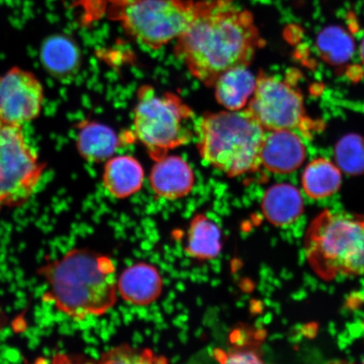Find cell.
<instances>
[{
	"mask_svg": "<svg viewBox=\"0 0 364 364\" xmlns=\"http://www.w3.org/2000/svg\"><path fill=\"white\" fill-rule=\"evenodd\" d=\"M263 40L252 14L234 0H200L175 54L195 77L213 87L223 73L249 66Z\"/></svg>",
	"mask_w": 364,
	"mask_h": 364,
	"instance_id": "6da1fadb",
	"label": "cell"
},
{
	"mask_svg": "<svg viewBox=\"0 0 364 364\" xmlns=\"http://www.w3.org/2000/svg\"><path fill=\"white\" fill-rule=\"evenodd\" d=\"M38 273L48 286L43 298L76 321L103 316L115 306L116 266L106 255L73 249L41 267Z\"/></svg>",
	"mask_w": 364,
	"mask_h": 364,
	"instance_id": "7a4b0ae2",
	"label": "cell"
},
{
	"mask_svg": "<svg viewBox=\"0 0 364 364\" xmlns=\"http://www.w3.org/2000/svg\"><path fill=\"white\" fill-rule=\"evenodd\" d=\"M267 130L247 108L208 113L197 122L200 156L230 177L256 171Z\"/></svg>",
	"mask_w": 364,
	"mask_h": 364,
	"instance_id": "3957f363",
	"label": "cell"
},
{
	"mask_svg": "<svg viewBox=\"0 0 364 364\" xmlns=\"http://www.w3.org/2000/svg\"><path fill=\"white\" fill-rule=\"evenodd\" d=\"M304 242L309 265L323 279L364 274V216L322 212Z\"/></svg>",
	"mask_w": 364,
	"mask_h": 364,
	"instance_id": "277c9868",
	"label": "cell"
},
{
	"mask_svg": "<svg viewBox=\"0 0 364 364\" xmlns=\"http://www.w3.org/2000/svg\"><path fill=\"white\" fill-rule=\"evenodd\" d=\"M197 122L192 108L178 95L159 93L150 85L139 90L134 115V135L154 161L193 140Z\"/></svg>",
	"mask_w": 364,
	"mask_h": 364,
	"instance_id": "5b68a950",
	"label": "cell"
},
{
	"mask_svg": "<svg viewBox=\"0 0 364 364\" xmlns=\"http://www.w3.org/2000/svg\"><path fill=\"white\" fill-rule=\"evenodd\" d=\"M194 0H122L109 10V19L120 22L141 45L153 50L177 39L195 14Z\"/></svg>",
	"mask_w": 364,
	"mask_h": 364,
	"instance_id": "8992f818",
	"label": "cell"
},
{
	"mask_svg": "<svg viewBox=\"0 0 364 364\" xmlns=\"http://www.w3.org/2000/svg\"><path fill=\"white\" fill-rule=\"evenodd\" d=\"M46 164L26 142L22 127L0 122V210L33 197Z\"/></svg>",
	"mask_w": 364,
	"mask_h": 364,
	"instance_id": "52a82bcc",
	"label": "cell"
},
{
	"mask_svg": "<svg viewBox=\"0 0 364 364\" xmlns=\"http://www.w3.org/2000/svg\"><path fill=\"white\" fill-rule=\"evenodd\" d=\"M245 108L267 131L304 132L308 124L301 94L275 76L257 77L256 89Z\"/></svg>",
	"mask_w": 364,
	"mask_h": 364,
	"instance_id": "ba28073f",
	"label": "cell"
},
{
	"mask_svg": "<svg viewBox=\"0 0 364 364\" xmlns=\"http://www.w3.org/2000/svg\"><path fill=\"white\" fill-rule=\"evenodd\" d=\"M45 99L42 82L29 70L13 67L0 75V122L23 127L42 112Z\"/></svg>",
	"mask_w": 364,
	"mask_h": 364,
	"instance_id": "9c48e42d",
	"label": "cell"
},
{
	"mask_svg": "<svg viewBox=\"0 0 364 364\" xmlns=\"http://www.w3.org/2000/svg\"><path fill=\"white\" fill-rule=\"evenodd\" d=\"M306 156V146L293 130L267 131L261 159L268 171L289 174L301 166Z\"/></svg>",
	"mask_w": 364,
	"mask_h": 364,
	"instance_id": "30bf717a",
	"label": "cell"
},
{
	"mask_svg": "<svg viewBox=\"0 0 364 364\" xmlns=\"http://www.w3.org/2000/svg\"><path fill=\"white\" fill-rule=\"evenodd\" d=\"M82 56L78 43L70 35H50L41 44L40 63L50 76L59 81L75 79L82 66Z\"/></svg>",
	"mask_w": 364,
	"mask_h": 364,
	"instance_id": "8fae6325",
	"label": "cell"
},
{
	"mask_svg": "<svg viewBox=\"0 0 364 364\" xmlns=\"http://www.w3.org/2000/svg\"><path fill=\"white\" fill-rule=\"evenodd\" d=\"M163 287L161 272L147 262L133 264L117 279L118 294L127 303L135 306H148L157 301Z\"/></svg>",
	"mask_w": 364,
	"mask_h": 364,
	"instance_id": "7c38bea8",
	"label": "cell"
},
{
	"mask_svg": "<svg viewBox=\"0 0 364 364\" xmlns=\"http://www.w3.org/2000/svg\"><path fill=\"white\" fill-rule=\"evenodd\" d=\"M150 185L158 197L177 200L186 197L194 186V173L183 159L166 156L156 161L149 176Z\"/></svg>",
	"mask_w": 364,
	"mask_h": 364,
	"instance_id": "4fadbf2b",
	"label": "cell"
},
{
	"mask_svg": "<svg viewBox=\"0 0 364 364\" xmlns=\"http://www.w3.org/2000/svg\"><path fill=\"white\" fill-rule=\"evenodd\" d=\"M144 180L143 166L134 157H112L104 167V188L113 198L124 199L139 193Z\"/></svg>",
	"mask_w": 364,
	"mask_h": 364,
	"instance_id": "5bb4252c",
	"label": "cell"
},
{
	"mask_svg": "<svg viewBox=\"0 0 364 364\" xmlns=\"http://www.w3.org/2000/svg\"><path fill=\"white\" fill-rule=\"evenodd\" d=\"M76 148L80 156L90 163L108 161L119 147L115 131L101 122L85 120L77 126Z\"/></svg>",
	"mask_w": 364,
	"mask_h": 364,
	"instance_id": "9a60e30c",
	"label": "cell"
},
{
	"mask_svg": "<svg viewBox=\"0 0 364 364\" xmlns=\"http://www.w3.org/2000/svg\"><path fill=\"white\" fill-rule=\"evenodd\" d=\"M262 210L272 225L279 227L289 225L297 221L304 213L302 196L292 185H273L263 196Z\"/></svg>",
	"mask_w": 364,
	"mask_h": 364,
	"instance_id": "2e32d148",
	"label": "cell"
},
{
	"mask_svg": "<svg viewBox=\"0 0 364 364\" xmlns=\"http://www.w3.org/2000/svg\"><path fill=\"white\" fill-rule=\"evenodd\" d=\"M256 85L257 78L248 66H237L223 73L213 87L222 107L228 111H240L247 107Z\"/></svg>",
	"mask_w": 364,
	"mask_h": 364,
	"instance_id": "e0dca14e",
	"label": "cell"
},
{
	"mask_svg": "<svg viewBox=\"0 0 364 364\" xmlns=\"http://www.w3.org/2000/svg\"><path fill=\"white\" fill-rule=\"evenodd\" d=\"M222 231L216 223L204 213H198L191 220L185 252L199 261L213 260L222 250Z\"/></svg>",
	"mask_w": 364,
	"mask_h": 364,
	"instance_id": "ac0fdd59",
	"label": "cell"
},
{
	"mask_svg": "<svg viewBox=\"0 0 364 364\" xmlns=\"http://www.w3.org/2000/svg\"><path fill=\"white\" fill-rule=\"evenodd\" d=\"M341 185V172L339 167L324 158L314 159L303 173L304 193L313 199L330 197L338 192Z\"/></svg>",
	"mask_w": 364,
	"mask_h": 364,
	"instance_id": "d6986e66",
	"label": "cell"
},
{
	"mask_svg": "<svg viewBox=\"0 0 364 364\" xmlns=\"http://www.w3.org/2000/svg\"><path fill=\"white\" fill-rule=\"evenodd\" d=\"M316 46L321 58L333 65L348 62L355 50L352 36L343 27L335 26L326 27L318 33Z\"/></svg>",
	"mask_w": 364,
	"mask_h": 364,
	"instance_id": "ffe728a7",
	"label": "cell"
},
{
	"mask_svg": "<svg viewBox=\"0 0 364 364\" xmlns=\"http://www.w3.org/2000/svg\"><path fill=\"white\" fill-rule=\"evenodd\" d=\"M336 165L341 171L350 176L364 173V139L360 135L348 134L336 144Z\"/></svg>",
	"mask_w": 364,
	"mask_h": 364,
	"instance_id": "44dd1931",
	"label": "cell"
},
{
	"mask_svg": "<svg viewBox=\"0 0 364 364\" xmlns=\"http://www.w3.org/2000/svg\"><path fill=\"white\" fill-rule=\"evenodd\" d=\"M102 362L106 363H165L161 357L149 351L121 345L102 355Z\"/></svg>",
	"mask_w": 364,
	"mask_h": 364,
	"instance_id": "7402d4cb",
	"label": "cell"
},
{
	"mask_svg": "<svg viewBox=\"0 0 364 364\" xmlns=\"http://www.w3.org/2000/svg\"><path fill=\"white\" fill-rule=\"evenodd\" d=\"M122 0H77L88 21L106 16L107 12Z\"/></svg>",
	"mask_w": 364,
	"mask_h": 364,
	"instance_id": "603a6c76",
	"label": "cell"
},
{
	"mask_svg": "<svg viewBox=\"0 0 364 364\" xmlns=\"http://www.w3.org/2000/svg\"><path fill=\"white\" fill-rule=\"evenodd\" d=\"M224 363H260V356L253 351H235L229 353L225 357Z\"/></svg>",
	"mask_w": 364,
	"mask_h": 364,
	"instance_id": "cb8c5ba5",
	"label": "cell"
},
{
	"mask_svg": "<svg viewBox=\"0 0 364 364\" xmlns=\"http://www.w3.org/2000/svg\"><path fill=\"white\" fill-rule=\"evenodd\" d=\"M360 53H361L362 60L364 63V38H363V43L361 44Z\"/></svg>",
	"mask_w": 364,
	"mask_h": 364,
	"instance_id": "d4e9b609",
	"label": "cell"
},
{
	"mask_svg": "<svg viewBox=\"0 0 364 364\" xmlns=\"http://www.w3.org/2000/svg\"><path fill=\"white\" fill-rule=\"evenodd\" d=\"M363 363H364V360H363Z\"/></svg>",
	"mask_w": 364,
	"mask_h": 364,
	"instance_id": "484cf974",
	"label": "cell"
}]
</instances>
